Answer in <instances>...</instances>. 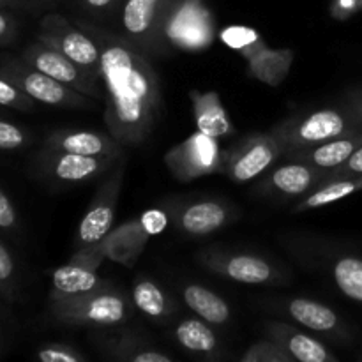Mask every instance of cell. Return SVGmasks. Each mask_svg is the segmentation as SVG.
Here are the masks:
<instances>
[{
  "label": "cell",
  "instance_id": "2",
  "mask_svg": "<svg viewBox=\"0 0 362 362\" xmlns=\"http://www.w3.org/2000/svg\"><path fill=\"white\" fill-rule=\"evenodd\" d=\"M214 39V14L205 0H173L159 25L154 53H204Z\"/></svg>",
  "mask_w": 362,
  "mask_h": 362
},
{
  "label": "cell",
  "instance_id": "37",
  "mask_svg": "<svg viewBox=\"0 0 362 362\" xmlns=\"http://www.w3.org/2000/svg\"><path fill=\"white\" fill-rule=\"evenodd\" d=\"M327 175L331 177H356L362 175V145L343 163L341 166H338L336 170L329 172Z\"/></svg>",
  "mask_w": 362,
  "mask_h": 362
},
{
  "label": "cell",
  "instance_id": "30",
  "mask_svg": "<svg viewBox=\"0 0 362 362\" xmlns=\"http://www.w3.org/2000/svg\"><path fill=\"white\" fill-rule=\"evenodd\" d=\"M221 39L226 46L239 52L246 60H250L255 53L260 52L265 46L264 39L258 35L257 30L243 25H232L221 32Z\"/></svg>",
  "mask_w": 362,
  "mask_h": 362
},
{
  "label": "cell",
  "instance_id": "24",
  "mask_svg": "<svg viewBox=\"0 0 362 362\" xmlns=\"http://www.w3.org/2000/svg\"><path fill=\"white\" fill-rule=\"evenodd\" d=\"M173 338L186 352L205 359H218L221 356L219 339L211 324L198 318H184L175 325Z\"/></svg>",
  "mask_w": 362,
  "mask_h": 362
},
{
  "label": "cell",
  "instance_id": "20",
  "mask_svg": "<svg viewBox=\"0 0 362 362\" xmlns=\"http://www.w3.org/2000/svg\"><path fill=\"white\" fill-rule=\"evenodd\" d=\"M189 99L191 106H193L197 131L207 134V136L218 138V140L235 133V127H233L218 92L189 90Z\"/></svg>",
  "mask_w": 362,
  "mask_h": 362
},
{
  "label": "cell",
  "instance_id": "36",
  "mask_svg": "<svg viewBox=\"0 0 362 362\" xmlns=\"http://www.w3.org/2000/svg\"><path fill=\"white\" fill-rule=\"evenodd\" d=\"M20 226L18 212L14 204L11 202L9 194L0 187V230L2 232H16Z\"/></svg>",
  "mask_w": 362,
  "mask_h": 362
},
{
  "label": "cell",
  "instance_id": "18",
  "mask_svg": "<svg viewBox=\"0 0 362 362\" xmlns=\"http://www.w3.org/2000/svg\"><path fill=\"white\" fill-rule=\"evenodd\" d=\"M267 338L274 339L283 346L293 361L299 362H339L338 357L322 341L310 334H304L299 329L285 324V322H271L267 324Z\"/></svg>",
  "mask_w": 362,
  "mask_h": 362
},
{
  "label": "cell",
  "instance_id": "32",
  "mask_svg": "<svg viewBox=\"0 0 362 362\" xmlns=\"http://www.w3.org/2000/svg\"><path fill=\"white\" fill-rule=\"evenodd\" d=\"M18 293L16 262L9 247L0 239V297L7 303H14Z\"/></svg>",
  "mask_w": 362,
  "mask_h": 362
},
{
  "label": "cell",
  "instance_id": "28",
  "mask_svg": "<svg viewBox=\"0 0 362 362\" xmlns=\"http://www.w3.org/2000/svg\"><path fill=\"white\" fill-rule=\"evenodd\" d=\"M331 272L343 296L362 304V258L357 255H341L332 262Z\"/></svg>",
  "mask_w": 362,
  "mask_h": 362
},
{
  "label": "cell",
  "instance_id": "44",
  "mask_svg": "<svg viewBox=\"0 0 362 362\" xmlns=\"http://www.w3.org/2000/svg\"><path fill=\"white\" fill-rule=\"evenodd\" d=\"M37 2H46V0H37Z\"/></svg>",
  "mask_w": 362,
  "mask_h": 362
},
{
  "label": "cell",
  "instance_id": "9",
  "mask_svg": "<svg viewBox=\"0 0 362 362\" xmlns=\"http://www.w3.org/2000/svg\"><path fill=\"white\" fill-rule=\"evenodd\" d=\"M283 152L281 144L271 133L250 134L225 156L221 173L235 184L251 182L271 170Z\"/></svg>",
  "mask_w": 362,
  "mask_h": 362
},
{
  "label": "cell",
  "instance_id": "17",
  "mask_svg": "<svg viewBox=\"0 0 362 362\" xmlns=\"http://www.w3.org/2000/svg\"><path fill=\"white\" fill-rule=\"evenodd\" d=\"M48 151L73 152V154L99 156V158H124V145L112 134L87 129H60L53 131L45 140Z\"/></svg>",
  "mask_w": 362,
  "mask_h": 362
},
{
  "label": "cell",
  "instance_id": "42",
  "mask_svg": "<svg viewBox=\"0 0 362 362\" xmlns=\"http://www.w3.org/2000/svg\"><path fill=\"white\" fill-rule=\"evenodd\" d=\"M23 0H0V7H6V6H18L21 4Z\"/></svg>",
  "mask_w": 362,
  "mask_h": 362
},
{
  "label": "cell",
  "instance_id": "11",
  "mask_svg": "<svg viewBox=\"0 0 362 362\" xmlns=\"http://www.w3.org/2000/svg\"><path fill=\"white\" fill-rule=\"evenodd\" d=\"M21 59L32 67L39 69L41 73L55 78L60 83L95 99V101H105V92L103 83L92 78L85 69H81L78 64H74L69 57L60 53L59 49L52 48L42 41H34L21 52Z\"/></svg>",
  "mask_w": 362,
  "mask_h": 362
},
{
  "label": "cell",
  "instance_id": "40",
  "mask_svg": "<svg viewBox=\"0 0 362 362\" xmlns=\"http://www.w3.org/2000/svg\"><path fill=\"white\" fill-rule=\"evenodd\" d=\"M83 7H87L92 13H101V11L110 9L117 4V0H78Z\"/></svg>",
  "mask_w": 362,
  "mask_h": 362
},
{
  "label": "cell",
  "instance_id": "6",
  "mask_svg": "<svg viewBox=\"0 0 362 362\" xmlns=\"http://www.w3.org/2000/svg\"><path fill=\"white\" fill-rule=\"evenodd\" d=\"M37 39L59 49L81 69L87 71L92 78L101 81V52L94 37L88 35L80 25L73 23L62 14L49 13L41 20Z\"/></svg>",
  "mask_w": 362,
  "mask_h": 362
},
{
  "label": "cell",
  "instance_id": "27",
  "mask_svg": "<svg viewBox=\"0 0 362 362\" xmlns=\"http://www.w3.org/2000/svg\"><path fill=\"white\" fill-rule=\"evenodd\" d=\"M133 303L138 310L154 320H166L177 311L175 303L152 279L138 278L133 283Z\"/></svg>",
  "mask_w": 362,
  "mask_h": 362
},
{
  "label": "cell",
  "instance_id": "25",
  "mask_svg": "<svg viewBox=\"0 0 362 362\" xmlns=\"http://www.w3.org/2000/svg\"><path fill=\"white\" fill-rule=\"evenodd\" d=\"M362 191V175L356 177H331L327 175L322 184H318L315 189L304 194L303 200L293 207V212H306L313 209L327 207L336 204L350 194Z\"/></svg>",
  "mask_w": 362,
  "mask_h": 362
},
{
  "label": "cell",
  "instance_id": "7",
  "mask_svg": "<svg viewBox=\"0 0 362 362\" xmlns=\"http://www.w3.org/2000/svg\"><path fill=\"white\" fill-rule=\"evenodd\" d=\"M124 159L112 168L108 179L98 187L76 232V250L98 244L113 230L117 205L124 184Z\"/></svg>",
  "mask_w": 362,
  "mask_h": 362
},
{
  "label": "cell",
  "instance_id": "31",
  "mask_svg": "<svg viewBox=\"0 0 362 362\" xmlns=\"http://www.w3.org/2000/svg\"><path fill=\"white\" fill-rule=\"evenodd\" d=\"M240 362H296L293 357L283 349L274 339H260L253 343L243 356L239 357Z\"/></svg>",
  "mask_w": 362,
  "mask_h": 362
},
{
  "label": "cell",
  "instance_id": "23",
  "mask_svg": "<svg viewBox=\"0 0 362 362\" xmlns=\"http://www.w3.org/2000/svg\"><path fill=\"white\" fill-rule=\"evenodd\" d=\"M296 60V53L290 48H269L267 45L255 53L247 60V74L255 80L269 85V87H279L288 76L292 64Z\"/></svg>",
  "mask_w": 362,
  "mask_h": 362
},
{
  "label": "cell",
  "instance_id": "29",
  "mask_svg": "<svg viewBox=\"0 0 362 362\" xmlns=\"http://www.w3.org/2000/svg\"><path fill=\"white\" fill-rule=\"evenodd\" d=\"M110 356L119 361L127 362H172L173 357L145 343L136 336H120L119 339L110 343Z\"/></svg>",
  "mask_w": 362,
  "mask_h": 362
},
{
  "label": "cell",
  "instance_id": "1",
  "mask_svg": "<svg viewBox=\"0 0 362 362\" xmlns=\"http://www.w3.org/2000/svg\"><path fill=\"white\" fill-rule=\"evenodd\" d=\"M94 37L101 52L105 122L122 145H140L151 136L161 115L163 99L158 73L145 52L117 32L74 21Z\"/></svg>",
  "mask_w": 362,
  "mask_h": 362
},
{
  "label": "cell",
  "instance_id": "4",
  "mask_svg": "<svg viewBox=\"0 0 362 362\" xmlns=\"http://www.w3.org/2000/svg\"><path fill=\"white\" fill-rule=\"evenodd\" d=\"M53 320L64 325L78 327H115L129 318V303L112 283L80 293L49 300Z\"/></svg>",
  "mask_w": 362,
  "mask_h": 362
},
{
  "label": "cell",
  "instance_id": "33",
  "mask_svg": "<svg viewBox=\"0 0 362 362\" xmlns=\"http://www.w3.org/2000/svg\"><path fill=\"white\" fill-rule=\"evenodd\" d=\"M37 103L25 94L11 78L0 73V108L18 110V112H34Z\"/></svg>",
  "mask_w": 362,
  "mask_h": 362
},
{
  "label": "cell",
  "instance_id": "26",
  "mask_svg": "<svg viewBox=\"0 0 362 362\" xmlns=\"http://www.w3.org/2000/svg\"><path fill=\"white\" fill-rule=\"evenodd\" d=\"M182 299L186 306L197 313V317L209 322L211 325H225L232 317L228 303L223 297L205 286L197 285V283L184 286Z\"/></svg>",
  "mask_w": 362,
  "mask_h": 362
},
{
  "label": "cell",
  "instance_id": "38",
  "mask_svg": "<svg viewBox=\"0 0 362 362\" xmlns=\"http://www.w3.org/2000/svg\"><path fill=\"white\" fill-rule=\"evenodd\" d=\"M362 11V0H332L331 14L334 20H349Z\"/></svg>",
  "mask_w": 362,
  "mask_h": 362
},
{
  "label": "cell",
  "instance_id": "41",
  "mask_svg": "<svg viewBox=\"0 0 362 362\" xmlns=\"http://www.w3.org/2000/svg\"><path fill=\"white\" fill-rule=\"evenodd\" d=\"M350 110H352L354 117H356L357 124H359V127L362 129V95L356 98V101H354V105L350 106Z\"/></svg>",
  "mask_w": 362,
  "mask_h": 362
},
{
  "label": "cell",
  "instance_id": "21",
  "mask_svg": "<svg viewBox=\"0 0 362 362\" xmlns=\"http://www.w3.org/2000/svg\"><path fill=\"white\" fill-rule=\"evenodd\" d=\"M151 230L145 225L144 218L134 219L126 223L119 228L112 230L108 235L103 239L106 258H112L113 262L122 265H133L138 255L144 250L145 243L151 237Z\"/></svg>",
  "mask_w": 362,
  "mask_h": 362
},
{
  "label": "cell",
  "instance_id": "45",
  "mask_svg": "<svg viewBox=\"0 0 362 362\" xmlns=\"http://www.w3.org/2000/svg\"><path fill=\"white\" fill-rule=\"evenodd\" d=\"M361 361H362V356H361Z\"/></svg>",
  "mask_w": 362,
  "mask_h": 362
},
{
  "label": "cell",
  "instance_id": "8",
  "mask_svg": "<svg viewBox=\"0 0 362 362\" xmlns=\"http://www.w3.org/2000/svg\"><path fill=\"white\" fill-rule=\"evenodd\" d=\"M223 159L225 156L221 154L218 138L197 131L166 152L165 165L177 180L191 182L200 177L221 173Z\"/></svg>",
  "mask_w": 362,
  "mask_h": 362
},
{
  "label": "cell",
  "instance_id": "10",
  "mask_svg": "<svg viewBox=\"0 0 362 362\" xmlns=\"http://www.w3.org/2000/svg\"><path fill=\"white\" fill-rule=\"evenodd\" d=\"M198 262L209 271L243 285H279L285 281L281 271L258 255L212 247L198 253Z\"/></svg>",
  "mask_w": 362,
  "mask_h": 362
},
{
  "label": "cell",
  "instance_id": "14",
  "mask_svg": "<svg viewBox=\"0 0 362 362\" xmlns=\"http://www.w3.org/2000/svg\"><path fill=\"white\" fill-rule=\"evenodd\" d=\"M329 172L317 168L310 163L290 159L288 163L272 166L262 175L257 191L267 197H278L283 200L304 197L322 184Z\"/></svg>",
  "mask_w": 362,
  "mask_h": 362
},
{
  "label": "cell",
  "instance_id": "3",
  "mask_svg": "<svg viewBox=\"0 0 362 362\" xmlns=\"http://www.w3.org/2000/svg\"><path fill=\"white\" fill-rule=\"evenodd\" d=\"M362 131L350 108H324L292 115L271 129V134L281 144L283 151H299L322 141ZM283 152V154H285Z\"/></svg>",
  "mask_w": 362,
  "mask_h": 362
},
{
  "label": "cell",
  "instance_id": "19",
  "mask_svg": "<svg viewBox=\"0 0 362 362\" xmlns=\"http://www.w3.org/2000/svg\"><path fill=\"white\" fill-rule=\"evenodd\" d=\"M362 145V131L345 134V136L332 138V140L322 141L313 147L299 148V151H288L283 156L297 161L310 163L324 172H332L338 166H341L354 152Z\"/></svg>",
  "mask_w": 362,
  "mask_h": 362
},
{
  "label": "cell",
  "instance_id": "39",
  "mask_svg": "<svg viewBox=\"0 0 362 362\" xmlns=\"http://www.w3.org/2000/svg\"><path fill=\"white\" fill-rule=\"evenodd\" d=\"M18 30V21L4 7H0V45H7L14 39Z\"/></svg>",
  "mask_w": 362,
  "mask_h": 362
},
{
  "label": "cell",
  "instance_id": "16",
  "mask_svg": "<svg viewBox=\"0 0 362 362\" xmlns=\"http://www.w3.org/2000/svg\"><path fill=\"white\" fill-rule=\"evenodd\" d=\"M173 0H126L122 7L124 35L144 52L154 53L159 25Z\"/></svg>",
  "mask_w": 362,
  "mask_h": 362
},
{
  "label": "cell",
  "instance_id": "34",
  "mask_svg": "<svg viewBox=\"0 0 362 362\" xmlns=\"http://www.w3.org/2000/svg\"><path fill=\"white\" fill-rule=\"evenodd\" d=\"M35 357L41 362H83L87 361L85 354L74 349L71 345H64V343H48V345L39 346L35 352Z\"/></svg>",
  "mask_w": 362,
  "mask_h": 362
},
{
  "label": "cell",
  "instance_id": "43",
  "mask_svg": "<svg viewBox=\"0 0 362 362\" xmlns=\"http://www.w3.org/2000/svg\"><path fill=\"white\" fill-rule=\"evenodd\" d=\"M7 315V311H6V308L2 306V297H0V317H6Z\"/></svg>",
  "mask_w": 362,
  "mask_h": 362
},
{
  "label": "cell",
  "instance_id": "22",
  "mask_svg": "<svg viewBox=\"0 0 362 362\" xmlns=\"http://www.w3.org/2000/svg\"><path fill=\"white\" fill-rule=\"evenodd\" d=\"M285 310L292 320L311 329V331L327 332V334L338 332L341 338H346L341 318L327 304H322L313 299H304V297H296L285 304Z\"/></svg>",
  "mask_w": 362,
  "mask_h": 362
},
{
  "label": "cell",
  "instance_id": "5",
  "mask_svg": "<svg viewBox=\"0 0 362 362\" xmlns=\"http://www.w3.org/2000/svg\"><path fill=\"white\" fill-rule=\"evenodd\" d=\"M0 73L14 81L25 94L30 95L35 103L64 110H94L98 101L67 85L60 83L55 78L41 73L23 59L6 57L0 59Z\"/></svg>",
  "mask_w": 362,
  "mask_h": 362
},
{
  "label": "cell",
  "instance_id": "12",
  "mask_svg": "<svg viewBox=\"0 0 362 362\" xmlns=\"http://www.w3.org/2000/svg\"><path fill=\"white\" fill-rule=\"evenodd\" d=\"M106 258L103 240L92 246L80 247L74 251L69 262L55 269L52 274V292L49 300L64 299V297L80 296L99 288L108 281L99 278L98 269Z\"/></svg>",
  "mask_w": 362,
  "mask_h": 362
},
{
  "label": "cell",
  "instance_id": "13",
  "mask_svg": "<svg viewBox=\"0 0 362 362\" xmlns=\"http://www.w3.org/2000/svg\"><path fill=\"white\" fill-rule=\"evenodd\" d=\"M124 159V158H122ZM120 159L99 158V156L73 154L42 148L34 159V166L42 177L60 184L87 182L106 172H112Z\"/></svg>",
  "mask_w": 362,
  "mask_h": 362
},
{
  "label": "cell",
  "instance_id": "15",
  "mask_svg": "<svg viewBox=\"0 0 362 362\" xmlns=\"http://www.w3.org/2000/svg\"><path fill=\"white\" fill-rule=\"evenodd\" d=\"M170 216L179 232L189 237H205L230 225L235 218V211L226 202L205 198L173 205Z\"/></svg>",
  "mask_w": 362,
  "mask_h": 362
},
{
  "label": "cell",
  "instance_id": "35",
  "mask_svg": "<svg viewBox=\"0 0 362 362\" xmlns=\"http://www.w3.org/2000/svg\"><path fill=\"white\" fill-rule=\"evenodd\" d=\"M30 141V134L18 124L11 120L0 119V151L13 152L20 151Z\"/></svg>",
  "mask_w": 362,
  "mask_h": 362
}]
</instances>
